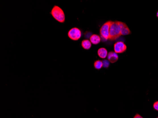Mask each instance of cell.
<instances>
[{"mask_svg": "<svg viewBox=\"0 0 158 118\" xmlns=\"http://www.w3.org/2000/svg\"><path fill=\"white\" fill-rule=\"evenodd\" d=\"M102 62H103V67L106 68L109 67V61L107 60H103Z\"/></svg>", "mask_w": 158, "mask_h": 118, "instance_id": "obj_12", "label": "cell"}, {"mask_svg": "<svg viewBox=\"0 0 158 118\" xmlns=\"http://www.w3.org/2000/svg\"><path fill=\"white\" fill-rule=\"evenodd\" d=\"M120 27H121V35H129L131 33L130 29L125 23L120 21Z\"/></svg>", "mask_w": 158, "mask_h": 118, "instance_id": "obj_6", "label": "cell"}, {"mask_svg": "<svg viewBox=\"0 0 158 118\" xmlns=\"http://www.w3.org/2000/svg\"><path fill=\"white\" fill-rule=\"evenodd\" d=\"M112 22L111 20L107 21L100 28L99 30L100 36L103 39L106 41L109 39V31Z\"/></svg>", "mask_w": 158, "mask_h": 118, "instance_id": "obj_3", "label": "cell"}, {"mask_svg": "<svg viewBox=\"0 0 158 118\" xmlns=\"http://www.w3.org/2000/svg\"><path fill=\"white\" fill-rule=\"evenodd\" d=\"M68 36L71 40L77 41L82 37V31L77 28H73L68 32Z\"/></svg>", "mask_w": 158, "mask_h": 118, "instance_id": "obj_4", "label": "cell"}, {"mask_svg": "<svg viewBox=\"0 0 158 118\" xmlns=\"http://www.w3.org/2000/svg\"><path fill=\"white\" fill-rule=\"evenodd\" d=\"M92 43L89 40H83L82 42V47L85 50L90 49L92 47Z\"/></svg>", "mask_w": 158, "mask_h": 118, "instance_id": "obj_10", "label": "cell"}, {"mask_svg": "<svg viewBox=\"0 0 158 118\" xmlns=\"http://www.w3.org/2000/svg\"><path fill=\"white\" fill-rule=\"evenodd\" d=\"M115 52L117 54H121L125 52L127 49V47L124 43L121 41L116 42L114 45Z\"/></svg>", "mask_w": 158, "mask_h": 118, "instance_id": "obj_5", "label": "cell"}, {"mask_svg": "<svg viewBox=\"0 0 158 118\" xmlns=\"http://www.w3.org/2000/svg\"><path fill=\"white\" fill-rule=\"evenodd\" d=\"M134 118H143V117H142L141 116L139 115V114H137L135 116H134Z\"/></svg>", "mask_w": 158, "mask_h": 118, "instance_id": "obj_14", "label": "cell"}, {"mask_svg": "<svg viewBox=\"0 0 158 118\" xmlns=\"http://www.w3.org/2000/svg\"><path fill=\"white\" fill-rule=\"evenodd\" d=\"M107 59L109 62L111 63H115L117 62L118 59V56L117 54L114 52H110L108 53L107 54Z\"/></svg>", "mask_w": 158, "mask_h": 118, "instance_id": "obj_7", "label": "cell"}, {"mask_svg": "<svg viewBox=\"0 0 158 118\" xmlns=\"http://www.w3.org/2000/svg\"><path fill=\"white\" fill-rule=\"evenodd\" d=\"M94 66L95 69L99 70L103 67V62L100 60H96L94 63Z\"/></svg>", "mask_w": 158, "mask_h": 118, "instance_id": "obj_11", "label": "cell"}, {"mask_svg": "<svg viewBox=\"0 0 158 118\" xmlns=\"http://www.w3.org/2000/svg\"><path fill=\"white\" fill-rule=\"evenodd\" d=\"M51 15L56 20L60 23L65 22V14L62 9L57 5L54 6L51 10Z\"/></svg>", "mask_w": 158, "mask_h": 118, "instance_id": "obj_2", "label": "cell"}, {"mask_svg": "<svg viewBox=\"0 0 158 118\" xmlns=\"http://www.w3.org/2000/svg\"><path fill=\"white\" fill-rule=\"evenodd\" d=\"M157 17H158V12H157Z\"/></svg>", "mask_w": 158, "mask_h": 118, "instance_id": "obj_15", "label": "cell"}, {"mask_svg": "<svg viewBox=\"0 0 158 118\" xmlns=\"http://www.w3.org/2000/svg\"><path fill=\"white\" fill-rule=\"evenodd\" d=\"M97 54L100 58L105 59L107 56V54H108L107 50L103 47L99 48L97 51Z\"/></svg>", "mask_w": 158, "mask_h": 118, "instance_id": "obj_9", "label": "cell"}, {"mask_svg": "<svg viewBox=\"0 0 158 118\" xmlns=\"http://www.w3.org/2000/svg\"><path fill=\"white\" fill-rule=\"evenodd\" d=\"M90 39V42L92 43V44L96 45L100 42L101 37L99 35H96V34H94V35H91Z\"/></svg>", "mask_w": 158, "mask_h": 118, "instance_id": "obj_8", "label": "cell"}, {"mask_svg": "<svg viewBox=\"0 0 158 118\" xmlns=\"http://www.w3.org/2000/svg\"><path fill=\"white\" fill-rule=\"evenodd\" d=\"M153 108L158 111V101L156 102L153 104Z\"/></svg>", "mask_w": 158, "mask_h": 118, "instance_id": "obj_13", "label": "cell"}, {"mask_svg": "<svg viewBox=\"0 0 158 118\" xmlns=\"http://www.w3.org/2000/svg\"></svg>", "mask_w": 158, "mask_h": 118, "instance_id": "obj_16", "label": "cell"}, {"mask_svg": "<svg viewBox=\"0 0 158 118\" xmlns=\"http://www.w3.org/2000/svg\"><path fill=\"white\" fill-rule=\"evenodd\" d=\"M121 35V27L120 21H113L110 26L109 31V40H116Z\"/></svg>", "mask_w": 158, "mask_h": 118, "instance_id": "obj_1", "label": "cell"}]
</instances>
